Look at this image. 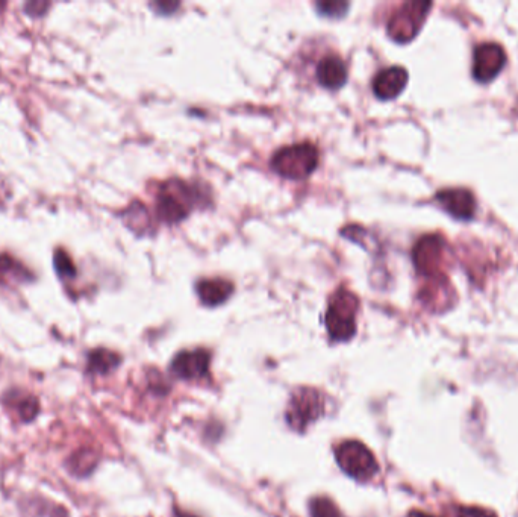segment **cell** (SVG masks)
Wrapping results in <instances>:
<instances>
[{
  "mask_svg": "<svg viewBox=\"0 0 518 517\" xmlns=\"http://www.w3.org/2000/svg\"><path fill=\"white\" fill-rule=\"evenodd\" d=\"M316 8L322 16L340 19V17L346 16L350 4L343 0H326V2H317Z\"/></svg>",
  "mask_w": 518,
  "mask_h": 517,
  "instance_id": "cell-20",
  "label": "cell"
},
{
  "mask_svg": "<svg viewBox=\"0 0 518 517\" xmlns=\"http://www.w3.org/2000/svg\"><path fill=\"white\" fill-rule=\"evenodd\" d=\"M505 64V49L499 43L487 41L478 44L473 54V76L479 82L491 81L499 75Z\"/></svg>",
  "mask_w": 518,
  "mask_h": 517,
  "instance_id": "cell-8",
  "label": "cell"
},
{
  "mask_svg": "<svg viewBox=\"0 0 518 517\" xmlns=\"http://www.w3.org/2000/svg\"><path fill=\"white\" fill-rule=\"evenodd\" d=\"M208 196L199 185L182 179H169L160 185L155 198L157 217L167 225H175L187 219L200 205L208 204Z\"/></svg>",
  "mask_w": 518,
  "mask_h": 517,
  "instance_id": "cell-1",
  "label": "cell"
},
{
  "mask_svg": "<svg viewBox=\"0 0 518 517\" xmlns=\"http://www.w3.org/2000/svg\"><path fill=\"white\" fill-rule=\"evenodd\" d=\"M152 7L157 10V13L172 14L179 7V2H158V4H153Z\"/></svg>",
  "mask_w": 518,
  "mask_h": 517,
  "instance_id": "cell-23",
  "label": "cell"
},
{
  "mask_svg": "<svg viewBox=\"0 0 518 517\" xmlns=\"http://www.w3.org/2000/svg\"><path fill=\"white\" fill-rule=\"evenodd\" d=\"M54 267L61 281H72V279H75L76 273H78L75 263H73L70 255L67 254L66 249L63 248L55 249Z\"/></svg>",
  "mask_w": 518,
  "mask_h": 517,
  "instance_id": "cell-18",
  "label": "cell"
},
{
  "mask_svg": "<svg viewBox=\"0 0 518 517\" xmlns=\"http://www.w3.org/2000/svg\"><path fill=\"white\" fill-rule=\"evenodd\" d=\"M5 7V4H0V10Z\"/></svg>",
  "mask_w": 518,
  "mask_h": 517,
  "instance_id": "cell-26",
  "label": "cell"
},
{
  "mask_svg": "<svg viewBox=\"0 0 518 517\" xmlns=\"http://www.w3.org/2000/svg\"><path fill=\"white\" fill-rule=\"evenodd\" d=\"M211 355L206 349L182 351L173 358L170 370L181 380H199L210 369Z\"/></svg>",
  "mask_w": 518,
  "mask_h": 517,
  "instance_id": "cell-9",
  "label": "cell"
},
{
  "mask_svg": "<svg viewBox=\"0 0 518 517\" xmlns=\"http://www.w3.org/2000/svg\"><path fill=\"white\" fill-rule=\"evenodd\" d=\"M234 282L225 278L200 279L196 284V293L206 307H219L234 295Z\"/></svg>",
  "mask_w": 518,
  "mask_h": 517,
  "instance_id": "cell-12",
  "label": "cell"
},
{
  "mask_svg": "<svg viewBox=\"0 0 518 517\" xmlns=\"http://www.w3.org/2000/svg\"><path fill=\"white\" fill-rule=\"evenodd\" d=\"M446 242L440 234H426L412 248V261L417 272L425 276H438L443 270Z\"/></svg>",
  "mask_w": 518,
  "mask_h": 517,
  "instance_id": "cell-7",
  "label": "cell"
},
{
  "mask_svg": "<svg viewBox=\"0 0 518 517\" xmlns=\"http://www.w3.org/2000/svg\"><path fill=\"white\" fill-rule=\"evenodd\" d=\"M325 413V398L319 390L311 387H300L291 395L288 404V425L297 433H303L311 423L319 420Z\"/></svg>",
  "mask_w": 518,
  "mask_h": 517,
  "instance_id": "cell-5",
  "label": "cell"
},
{
  "mask_svg": "<svg viewBox=\"0 0 518 517\" xmlns=\"http://www.w3.org/2000/svg\"><path fill=\"white\" fill-rule=\"evenodd\" d=\"M408 517H437V516H432V514L425 513V511L414 510L408 514Z\"/></svg>",
  "mask_w": 518,
  "mask_h": 517,
  "instance_id": "cell-24",
  "label": "cell"
},
{
  "mask_svg": "<svg viewBox=\"0 0 518 517\" xmlns=\"http://www.w3.org/2000/svg\"><path fill=\"white\" fill-rule=\"evenodd\" d=\"M4 404L5 407L11 408V411L16 413L20 422L23 423L34 422L40 414L38 398L22 392V390H11V392L5 393Z\"/></svg>",
  "mask_w": 518,
  "mask_h": 517,
  "instance_id": "cell-14",
  "label": "cell"
},
{
  "mask_svg": "<svg viewBox=\"0 0 518 517\" xmlns=\"http://www.w3.org/2000/svg\"><path fill=\"white\" fill-rule=\"evenodd\" d=\"M31 282L34 275L22 263L10 255H0V284L2 282Z\"/></svg>",
  "mask_w": 518,
  "mask_h": 517,
  "instance_id": "cell-16",
  "label": "cell"
},
{
  "mask_svg": "<svg viewBox=\"0 0 518 517\" xmlns=\"http://www.w3.org/2000/svg\"><path fill=\"white\" fill-rule=\"evenodd\" d=\"M453 517H497L487 508L481 507H456L453 510Z\"/></svg>",
  "mask_w": 518,
  "mask_h": 517,
  "instance_id": "cell-21",
  "label": "cell"
},
{
  "mask_svg": "<svg viewBox=\"0 0 518 517\" xmlns=\"http://www.w3.org/2000/svg\"><path fill=\"white\" fill-rule=\"evenodd\" d=\"M311 517H343L340 508L326 496H317L309 502Z\"/></svg>",
  "mask_w": 518,
  "mask_h": 517,
  "instance_id": "cell-19",
  "label": "cell"
},
{
  "mask_svg": "<svg viewBox=\"0 0 518 517\" xmlns=\"http://www.w3.org/2000/svg\"><path fill=\"white\" fill-rule=\"evenodd\" d=\"M335 458L347 477L361 483L372 480L379 472V464L373 452L364 443L356 440H347L338 445L335 448Z\"/></svg>",
  "mask_w": 518,
  "mask_h": 517,
  "instance_id": "cell-4",
  "label": "cell"
},
{
  "mask_svg": "<svg viewBox=\"0 0 518 517\" xmlns=\"http://www.w3.org/2000/svg\"><path fill=\"white\" fill-rule=\"evenodd\" d=\"M122 363V357L110 349L99 348L88 352L85 370L90 375H108Z\"/></svg>",
  "mask_w": 518,
  "mask_h": 517,
  "instance_id": "cell-15",
  "label": "cell"
},
{
  "mask_svg": "<svg viewBox=\"0 0 518 517\" xmlns=\"http://www.w3.org/2000/svg\"><path fill=\"white\" fill-rule=\"evenodd\" d=\"M319 149L313 143L284 146L273 154L270 166L273 172L287 179L308 178L319 166Z\"/></svg>",
  "mask_w": 518,
  "mask_h": 517,
  "instance_id": "cell-3",
  "label": "cell"
},
{
  "mask_svg": "<svg viewBox=\"0 0 518 517\" xmlns=\"http://www.w3.org/2000/svg\"><path fill=\"white\" fill-rule=\"evenodd\" d=\"M359 298L347 287L335 290L329 299L325 323L332 342H349L356 334V314H358Z\"/></svg>",
  "mask_w": 518,
  "mask_h": 517,
  "instance_id": "cell-2",
  "label": "cell"
},
{
  "mask_svg": "<svg viewBox=\"0 0 518 517\" xmlns=\"http://www.w3.org/2000/svg\"><path fill=\"white\" fill-rule=\"evenodd\" d=\"M96 464V452L91 451V449H79L67 461V469H69L70 474L82 478L90 475Z\"/></svg>",
  "mask_w": 518,
  "mask_h": 517,
  "instance_id": "cell-17",
  "label": "cell"
},
{
  "mask_svg": "<svg viewBox=\"0 0 518 517\" xmlns=\"http://www.w3.org/2000/svg\"><path fill=\"white\" fill-rule=\"evenodd\" d=\"M408 70L402 66H390L376 73L373 78V93L382 101L397 98L408 84Z\"/></svg>",
  "mask_w": 518,
  "mask_h": 517,
  "instance_id": "cell-11",
  "label": "cell"
},
{
  "mask_svg": "<svg viewBox=\"0 0 518 517\" xmlns=\"http://www.w3.org/2000/svg\"><path fill=\"white\" fill-rule=\"evenodd\" d=\"M438 204L455 219L469 220L476 213V199L470 190L464 187L443 188L437 193Z\"/></svg>",
  "mask_w": 518,
  "mask_h": 517,
  "instance_id": "cell-10",
  "label": "cell"
},
{
  "mask_svg": "<svg viewBox=\"0 0 518 517\" xmlns=\"http://www.w3.org/2000/svg\"><path fill=\"white\" fill-rule=\"evenodd\" d=\"M431 8V2H405L400 5L388 20V35L397 43H408L419 34Z\"/></svg>",
  "mask_w": 518,
  "mask_h": 517,
  "instance_id": "cell-6",
  "label": "cell"
},
{
  "mask_svg": "<svg viewBox=\"0 0 518 517\" xmlns=\"http://www.w3.org/2000/svg\"><path fill=\"white\" fill-rule=\"evenodd\" d=\"M347 67L343 58L337 54H328L320 60L317 66V81L329 90H338L347 82Z\"/></svg>",
  "mask_w": 518,
  "mask_h": 517,
  "instance_id": "cell-13",
  "label": "cell"
},
{
  "mask_svg": "<svg viewBox=\"0 0 518 517\" xmlns=\"http://www.w3.org/2000/svg\"><path fill=\"white\" fill-rule=\"evenodd\" d=\"M49 2H41V0H35V2H28L25 5V13L31 17H43L44 14L49 11Z\"/></svg>",
  "mask_w": 518,
  "mask_h": 517,
  "instance_id": "cell-22",
  "label": "cell"
},
{
  "mask_svg": "<svg viewBox=\"0 0 518 517\" xmlns=\"http://www.w3.org/2000/svg\"><path fill=\"white\" fill-rule=\"evenodd\" d=\"M176 517H199L196 514L187 513V511L176 510Z\"/></svg>",
  "mask_w": 518,
  "mask_h": 517,
  "instance_id": "cell-25",
  "label": "cell"
}]
</instances>
